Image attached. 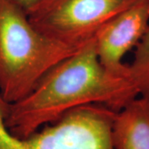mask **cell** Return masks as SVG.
<instances>
[{
	"label": "cell",
	"instance_id": "cell-3",
	"mask_svg": "<svg viewBox=\"0 0 149 149\" xmlns=\"http://www.w3.org/2000/svg\"><path fill=\"white\" fill-rule=\"evenodd\" d=\"M6 103L0 95V149H114L111 130L116 112L103 104L74 109L51 125L19 139L4 125Z\"/></svg>",
	"mask_w": 149,
	"mask_h": 149
},
{
	"label": "cell",
	"instance_id": "cell-6",
	"mask_svg": "<svg viewBox=\"0 0 149 149\" xmlns=\"http://www.w3.org/2000/svg\"><path fill=\"white\" fill-rule=\"evenodd\" d=\"M114 149H149V99L137 97L116 113L111 130Z\"/></svg>",
	"mask_w": 149,
	"mask_h": 149
},
{
	"label": "cell",
	"instance_id": "cell-7",
	"mask_svg": "<svg viewBox=\"0 0 149 149\" xmlns=\"http://www.w3.org/2000/svg\"><path fill=\"white\" fill-rule=\"evenodd\" d=\"M128 76L139 95L149 99V26L136 47Z\"/></svg>",
	"mask_w": 149,
	"mask_h": 149
},
{
	"label": "cell",
	"instance_id": "cell-5",
	"mask_svg": "<svg viewBox=\"0 0 149 149\" xmlns=\"http://www.w3.org/2000/svg\"><path fill=\"white\" fill-rule=\"evenodd\" d=\"M149 26V0H138L106 22L94 38L101 65L113 74L128 77L125 55L136 47Z\"/></svg>",
	"mask_w": 149,
	"mask_h": 149
},
{
	"label": "cell",
	"instance_id": "cell-1",
	"mask_svg": "<svg viewBox=\"0 0 149 149\" xmlns=\"http://www.w3.org/2000/svg\"><path fill=\"white\" fill-rule=\"evenodd\" d=\"M138 96L128 77L102 65L93 39L52 66L25 97L7 102L3 122L11 134L26 139L74 109L98 104L118 112Z\"/></svg>",
	"mask_w": 149,
	"mask_h": 149
},
{
	"label": "cell",
	"instance_id": "cell-8",
	"mask_svg": "<svg viewBox=\"0 0 149 149\" xmlns=\"http://www.w3.org/2000/svg\"><path fill=\"white\" fill-rule=\"evenodd\" d=\"M14 3H16L18 6H20L22 8L27 12V9H29L34 3H36L38 0H11Z\"/></svg>",
	"mask_w": 149,
	"mask_h": 149
},
{
	"label": "cell",
	"instance_id": "cell-2",
	"mask_svg": "<svg viewBox=\"0 0 149 149\" xmlns=\"http://www.w3.org/2000/svg\"><path fill=\"white\" fill-rule=\"evenodd\" d=\"M78 50L46 37L20 6L0 0V95L6 102L25 97L52 66Z\"/></svg>",
	"mask_w": 149,
	"mask_h": 149
},
{
	"label": "cell",
	"instance_id": "cell-4",
	"mask_svg": "<svg viewBox=\"0 0 149 149\" xmlns=\"http://www.w3.org/2000/svg\"><path fill=\"white\" fill-rule=\"evenodd\" d=\"M138 0H38L29 21L54 42L73 49L90 42L101 27Z\"/></svg>",
	"mask_w": 149,
	"mask_h": 149
}]
</instances>
